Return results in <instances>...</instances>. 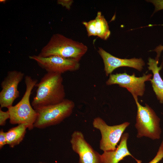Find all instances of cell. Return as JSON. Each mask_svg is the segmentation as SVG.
<instances>
[{
  "label": "cell",
  "instance_id": "6da1fadb",
  "mask_svg": "<svg viewBox=\"0 0 163 163\" xmlns=\"http://www.w3.org/2000/svg\"><path fill=\"white\" fill-rule=\"evenodd\" d=\"M35 86L36 93L31 104L35 110L59 103L65 99L61 74L47 72Z\"/></svg>",
  "mask_w": 163,
  "mask_h": 163
},
{
  "label": "cell",
  "instance_id": "7a4b0ae2",
  "mask_svg": "<svg viewBox=\"0 0 163 163\" xmlns=\"http://www.w3.org/2000/svg\"><path fill=\"white\" fill-rule=\"evenodd\" d=\"M87 50V46L82 43L56 34L52 36L38 55L42 57L57 56L79 61Z\"/></svg>",
  "mask_w": 163,
  "mask_h": 163
},
{
  "label": "cell",
  "instance_id": "3957f363",
  "mask_svg": "<svg viewBox=\"0 0 163 163\" xmlns=\"http://www.w3.org/2000/svg\"><path fill=\"white\" fill-rule=\"evenodd\" d=\"M26 89L21 100L14 106L8 108L10 115V123L12 124H23L31 130L37 116V113L30 104V98L31 91L37 83V80L31 76L25 77Z\"/></svg>",
  "mask_w": 163,
  "mask_h": 163
},
{
  "label": "cell",
  "instance_id": "277c9868",
  "mask_svg": "<svg viewBox=\"0 0 163 163\" xmlns=\"http://www.w3.org/2000/svg\"><path fill=\"white\" fill-rule=\"evenodd\" d=\"M75 106L73 101L65 99L59 103L35 110L37 116L34 127L43 129L60 123L71 115Z\"/></svg>",
  "mask_w": 163,
  "mask_h": 163
},
{
  "label": "cell",
  "instance_id": "5b68a950",
  "mask_svg": "<svg viewBox=\"0 0 163 163\" xmlns=\"http://www.w3.org/2000/svg\"><path fill=\"white\" fill-rule=\"evenodd\" d=\"M134 100L137 107L135 125L137 130V137L140 138L145 136L153 140L159 139L161 132L160 119L147 104L142 106L139 103L138 98Z\"/></svg>",
  "mask_w": 163,
  "mask_h": 163
},
{
  "label": "cell",
  "instance_id": "8992f818",
  "mask_svg": "<svg viewBox=\"0 0 163 163\" xmlns=\"http://www.w3.org/2000/svg\"><path fill=\"white\" fill-rule=\"evenodd\" d=\"M92 123L93 127L101 132V138L100 142V149L104 152L113 151L116 149L123 132L130 124L129 123L126 122L110 126L99 117L94 118Z\"/></svg>",
  "mask_w": 163,
  "mask_h": 163
},
{
  "label": "cell",
  "instance_id": "52a82bcc",
  "mask_svg": "<svg viewBox=\"0 0 163 163\" xmlns=\"http://www.w3.org/2000/svg\"><path fill=\"white\" fill-rule=\"evenodd\" d=\"M152 75L144 74L137 77L133 73L132 75L126 72L111 74L106 82L107 85L117 84L119 86L126 88L132 94L134 99L142 96L145 90V82L151 79Z\"/></svg>",
  "mask_w": 163,
  "mask_h": 163
},
{
  "label": "cell",
  "instance_id": "ba28073f",
  "mask_svg": "<svg viewBox=\"0 0 163 163\" xmlns=\"http://www.w3.org/2000/svg\"><path fill=\"white\" fill-rule=\"evenodd\" d=\"M29 58L35 61L47 72L62 74L67 71L77 70L80 67L79 61L59 56L42 57L38 55H33L30 56Z\"/></svg>",
  "mask_w": 163,
  "mask_h": 163
},
{
  "label": "cell",
  "instance_id": "9c48e42d",
  "mask_svg": "<svg viewBox=\"0 0 163 163\" xmlns=\"http://www.w3.org/2000/svg\"><path fill=\"white\" fill-rule=\"evenodd\" d=\"M24 74L21 71L13 70L8 72L1 84L0 108H8L12 106L14 100L19 96L18 85L23 79Z\"/></svg>",
  "mask_w": 163,
  "mask_h": 163
},
{
  "label": "cell",
  "instance_id": "30bf717a",
  "mask_svg": "<svg viewBox=\"0 0 163 163\" xmlns=\"http://www.w3.org/2000/svg\"><path fill=\"white\" fill-rule=\"evenodd\" d=\"M70 142L72 150L79 156V163H102L101 155L86 141L81 132L75 131Z\"/></svg>",
  "mask_w": 163,
  "mask_h": 163
},
{
  "label": "cell",
  "instance_id": "8fae6325",
  "mask_svg": "<svg viewBox=\"0 0 163 163\" xmlns=\"http://www.w3.org/2000/svg\"><path fill=\"white\" fill-rule=\"evenodd\" d=\"M98 52L103 61L104 70L107 76L111 74L117 68L122 67L133 68L140 72L145 65L144 61L141 58H119L111 55L101 47L98 48Z\"/></svg>",
  "mask_w": 163,
  "mask_h": 163
},
{
  "label": "cell",
  "instance_id": "7c38bea8",
  "mask_svg": "<svg viewBox=\"0 0 163 163\" xmlns=\"http://www.w3.org/2000/svg\"><path fill=\"white\" fill-rule=\"evenodd\" d=\"M129 137L128 133L123 134L120 144L113 151L104 152L101 155L102 163H119L127 156H130L135 158L129 151L127 141Z\"/></svg>",
  "mask_w": 163,
  "mask_h": 163
},
{
  "label": "cell",
  "instance_id": "4fadbf2b",
  "mask_svg": "<svg viewBox=\"0 0 163 163\" xmlns=\"http://www.w3.org/2000/svg\"><path fill=\"white\" fill-rule=\"evenodd\" d=\"M158 61L150 57L148 59V68L151 70L153 76L150 81L157 99L159 102L163 103V80L160 76L159 72L162 67V64L158 66Z\"/></svg>",
  "mask_w": 163,
  "mask_h": 163
},
{
  "label": "cell",
  "instance_id": "5bb4252c",
  "mask_svg": "<svg viewBox=\"0 0 163 163\" xmlns=\"http://www.w3.org/2000/svg\"><path fill=\"white\" fill-rule=\"evenodd\" d=\"M27 128L24 124H20L9 129L6 132L7 144L11 148L19 145L23 140Z\"/></svg>",
  "mask_w": 163,
  "mask_h": 163
},
{
  "label": "cell",
  "instance_id": "9a60e30c",
  "mask_svg": "<svg viewBox=\"0 0 163 163\" xmlns=\"http://www.w3.org/2000/svg\"><path fill=\"white\" fill-rule=\"evenodd\" d=\"M97 36L102 40H107L110 35L108 23L101 11H98L95 19Z\"/></svg>",
  "mask_w": 163,
  "mask_h": 163
},
{
  "label": "cell",
  "instance_id": "2e32d148",
  "mask_svg": "<svg viewBox=\"0 0 163 163\" xmlns=\"http://www.w3.org/2000/svg\"><path fill=\"white\" fill-rule=\"evenodd\" d=\"M82 24L86 28L88 37L97 36L95 19L90 20L88 22L83 21Z\"/></svg>",
  "mask_w": 163,
  "mask_h": 163
},
{
  "label": "cell",
  "instance_id": "e0dca14e",
  "mask_svg": "<svg viewBox=\"0 0 163 163\" xmlns=\"http://www.w3.org/2000/svg\"><path fill=\"white\" fill-rule=\"evenodd\" d=\"M163 158V140L162 141L158 151L155 157L149 163H158ZM137 163H141V161L135 159Z\"/></svg>",
  "mask_w": 163,
  "mask_h": 163
},
{
  "label": "cell",
  "instance_id": "ac0fdd59",
  "mask_svg": "<svg viewBox=\"0 0 163 163\" xmlns=\"http://www.w3.org/2000/svg\"><path fill=\"white\" fill-rule=\"evenodd\" d=\"M0 108V125L5 126L6 124V120L10 118V115L8 110L3 111Z\"/></svg>",
  "mask_w": 163,
  "mask_h": 163
},
{
  "label": "cell",
  "instance_id": "d6986e66",
  "mask_svg": "<svg viewBox=\"0 0 163 163\" xmlns=\"http://www.w3.org/2000/svg\"><path fill=\"white\" fill-rule=\"evenodd\" d=\"M152 3L155 6L154 13L163 9V0H152L147 1Z\"/></svg>",
  "mask_w": 163,
  "mask_h": 163
},
{
  "label": "cell",
  "instance_id": "ffe728a7",
  "mask_svg": "<svg viewBox=\"0 0 163 163\" xmlns=\"http://www.w3.org/2000/svg\"><path fill=\"white\" fill-rule=\"evenodd\" d=\"M6 144H7L6 132L1 129L0 131V149H1Z\"/></svg>",
  "mask_w": 163,
  "mask_h": 163
},
{
  "label": "cell",
  "instance_id": "44dd1931",
  "mask_svg": "<svg viewBox=\"0 0 163 163\" xmlns=\"http://www.w3.org/2000/svg\"><path fill=\"white\" fill-rule=\"evenodd\" d=\"M57 2L58 4L69 10L73 1L72 0H58Z\"/></svg>",
  "mask_w": 163,
  "mask_h": 163
},
{
  "label": "cell",
  "instance_id": "7402d4cb",
  "mask_svg": "<svg viewBox=\"0 0 163 163\" xmlns=\"http://www.w3.org/2000/svg\"><path fill=\"white\" fill-rule=\"evenodd\" d=\"M163 50V45H160L157 46L154 50H152L155 51L157 53V56L155 59L159 60V58L161 52Z\"/></svg>",
  "mask_w": 163,
  "mask_h": 163
},
{
  "label": "cell",
  "instance_id": "603a6c76",
  "mask_svg": "<svg viewBox=\"0 0 163 163\" xmlns=\"http://www.w3.org/2000/svg\"><path fill=\"white\" fill-rule=\"evenodd\" d=\"M6 1L5 0H1L0 1V2H6Z\"/></svg>",
  "mask_w": 163,
  "mask_h": 163
},
{
  "label": "cell",
  "instance_id": "cb8c5ba5",
  "mask_svg": "<svg viewBox=\"0 0 163 163\" xmlns=\"http://www.w3.org/2000/svg\"><path fill=\"white\" fill-rule=\"evenodd\" d=\"M38 163H46L43 162H39Z\"/></svg>",
  "mask_w": 163,
  "mask_h": 163
}]
</instances>
